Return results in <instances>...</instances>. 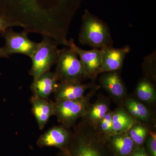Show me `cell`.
<instances>
[{"label": "cell", "instance_id": "cell-11", "mask_svg": "<svg viewBox=\"0 0 156 156\" xmlns=\"http://www.w3.org/2000/svg\"><path fill=\"white\" fill-rule=\"evenodd\" d=\"M69 137L68 131L64 127L55 126L40 136L37 144L40 147H55L65 151Z\"/></svg>", "mask_w": 156, "mask_h": 156}, {"label": "cell", "instance_id": "cell-12", "mask_svg": "<svg viewBox=\"0 0 156 156\" xmlns=\"http://www.w3.org/2000/svg\"><path fill=\"white\" fill-rule=\"evenodd\" d=\"M32 112L39 129H44L50 117L54 115V102L33 95L31 98Z\"/></svg>", "mask_w": 156, "mask_h": 156}, {"label": "cell", "instance_id": "cell-14", "mask_svg": "<svg viewBox=\"0 0 156 156\" xmlns=\"http://www.w3.org/2000/svg\"><path fill=\"white\" fill-rule=\"evenodd\" d=\"M78 139L72 150L64 151V156H103L99 147L92 139L85 137Z\"/></svg>", "mask_w": 156, "mask_h": 156}, {"label": "cell", "instance_id": "cell-20", "mask_svg": "<svg viewBox=\"0 0 156 156\" xmlns=\"http://www.w3.org/2000/svg\"><path fill=\"white\" fill-rule=\"evenodd\" d=\"M148 131L144 126L134 124L128 131V134L132 141L137 145H141L145 141Z\"/></svg>", "mask_w": 156, "mask_h": 156}, {"label": "cell", "instance_id": "cell-6", "mask_svg": "<svg viewBox=\"0 0 156 156\" xmlns=\"http://www.w3.org/2000/svg\"><path fill=\"white\" fill-rule=\"evenodd\" d=\"M1 34L5 41L3 49L9 56L14 53H20L31 58L38 45V43L31 41L27 37L28 34L23 31L16 32L9 28Z\"/></svg>", "mask_w": 156, "mask_h": 156}, {"label": "cell", "instance_id": "cell-10", "mask_svg": "<svg viewBox=\"0 0 156 156\" xmlns=\"http://www.w3.org/2000/svg\"><path fill=\"white\" fill-rule=\"evenodd\" d=\"M91 87V84H82L81 82H60L54 93L55 99L56 100L81 99L85 96L87 89Z\"/></svg>", "mask_w": 156, "mask_h": 156}, {"label": "cell", "instance_id": "cell-1", "mask_svg": "<svg viewBox=\"0 0 156 156\" xmlns=\"http://www.w3.org/2000/svg\"><path fill=\"white\" fill-rule=\"evenodd\" d=\"M79 0H0V17L23 32L39 34L64 44L66 23Z\"/></svg>", "mask_w": 156, "mask_h": 156}, {"label": "cell", "instance_id": "cell-5", "mask_svg": "<svg viewBox=\"0 0 156 156\" xmlns=\"http://www.w3.org/2000/svg\"><path fill=\"white\" fill-rule=\"evenodd\" d=\"M83 98L76 100H57L54 102V115L66 127H71L77 120L86 115L93 91Z\"/></svg>", "mask_w": 156, "mask_h": 156}, {"label": "cell", "instance_id": "cell-2", "mask_svg": "<svg viewBox=\"0 0 156 156\" xmlns=\"http://www.w3.org/2000/svg\"><path fill=\"white\" fill-rule=\"evenodd\" d=\"M82 20L79 37L80 44L101 49L112 46L108 27L101 20L87 11L84 13Z\"/></svg>", "mask_w": 156, "mask_h": 156}, {"label": "cell", "instance_id": "cell-4", "mask_svg": "<svg viewBox=\"0 0 156 156\" xmlns=\"http://www.w3.org/2000/svg\"><path fill=\"white\" fill-rule=\"evenodd\" d=\"M55 71L58 81L81 82L86 79L83 68L77 54L70 48L59 50Z\"/></svg>", "mask_w": 156, "mask_h": 156}, {"label": "cell", "instance_id": "cell-7", "mask_svg": "<svg viewBox=\"0 0 156 156\" xmlns=\"http://www.w3.org/2000/svg\"><path fill=\"white\" fill-rule=\"evenodd\" d=\"M75 52L80 60L83 68L86 78L95 79L99 73L102 62V50L93 49L83 50L75 44L73 40L67 41L66 45Z\"/></svg>", "mask_w": 156, "mask_h": 156}, {"label": "cell", "instance_id": "cell-23", "mask_svg": "<svg viewBox=\"0 0 156 156\" xmlns=\"http://www.w3.org/2000/svg\"><path fill=\"white\" fill-rule=\"evenodd\" d=\"M13 23H11L5 18L0 17V34L3 33L6 30L14 27Z\"/></svg>", "mask_w": 156, "mask_h": 156}, {"label": "cell", "instance_id": "cell-24", "mask_svg": "<svg viewBox=\"0 0 156 156\" xmlns=\"http://www.w3.org/2000/svg\"><path fill=\"white\" fill-rule=\"evenodd\" d=\"M9 58V56H8L4 50L3 48H0V58Z\"/></svg>", "mask_w": 156, "mask_h": 156}, {"label": "cell", "instance_id": "cell-25", "mask_svg": "<svg viewBox=\"0 0 156 156\" xmlns=\"http://www.w3.org/2000/svg\"><path fill=\"white\" fill-rule=\"evenodd\" d=\"M139 151L140 156H147V155L143 151Z\"/></svg>", "mask_w": 156, "mask_h": 156}, {"label": "cell", "instance_id": "cell-16", "mask_svg": "<svg viewBox=\"0 0 156 156\" xmlns=\"http://www.w3.org/2000/svg\"><path fill=\"white\" fill-rule=\"evenodd\" d=\"M112 143L115 149L122 156H127L131 153L135 143L131 139L128 134L126 133L113 134Z\"/></svg>", "mask_w": 156, "mask_h": 156}, {"label": "cell", "instance_id": "cell-13", "mask_svg": "<svg viewBox=\"0 0 156 156\" xmlns=\"http://www.w3.org/2000/svg\"><path fill=\"white\" fill-rule=\"evenodd\" d=\"M100 79L101 86L113 96L121 99L126 93V88L116 71L107 72Z\"/></svg>", "mask_w": 156, "mask_h": 156}, {"label": "cell", "instance_id": "cell-22", "mask_svg": "<svg viewBox=\"0 0 156 156\" xmlns=\"http://www.w3.org/2000/svg\"><path fill=\"white\" fill-rule=\"evenodd\" d=\"M150 136L149 138L148 145L150 150L153 156H156V134L155 132L150 133Z\"/></svg>", "mask_w": 156, "mask_h": 156}, {"label": "cell", "instance_id": "cell-21", "mask_svg": "<svg viewBox=\"0 0 156 156\" xmlns=\"http://www.w3.org/2000/svg\"><path fill=\"white\" fill-rule=\"evenodd\" d=\"M112 113L108 112L103 119L100 121L99 124V128L101 131L105 134H113L112 122Z\"/></svg>", "mask_w": 156, "mask_h": 156}, {"label": "cell", "instance_id": "cell-17", "mask_svg": "<svg viewBox=\"0 0 156 156\" xmlns=\"http://www.w3.org/2000/svg\"><path fill=\"white\" fill-rule=\"evenodd\" d=\"M136 96L140 100L152 103L155 100L156 92L153 84L146 79H143L137 84L136 89Z\"/></svg>", "mask_w": 156, "mask_h": 156}, {"label": "cell", "instance_id": "cell-19", "mask_svg": "<svg viewBox=\"0 0 156 156\" xmlns=\"http://www.w3.org/2000/svg\"><path fill=\"white\" fill-rule=\"evenodd\" d=\"M108 112L107 103L105 101H98L90 108L86 115L87 116L92 125L96 127Z\"/></svg>", "mask_w": 156, "mask_h": 156}, {"label": "cell", "instance_id": "cell-8", "mask_svg": "<svg viewBox=\"0 0 156 156\" xmlns=\"http://www.w3.org/2000/svg\"><path fill=\"white\" fill-rule=\"evenodd\" d=\"M101 49L102 50V62L99 73L121 69L125 57L131 51L129 46L122 48H115L112 46Z\"/></svg>", "mask_w": 156, "mask_h": 156}, {"label": "cell", "instance_id": "cell-3", "mask_svg": "<svg viewBox=\"0 0 156 156\" xmlns=\"http://www.w3.org/2000/svg\"><path fill=\"white\" fill-rule=\"evenodd\" d=\"M43 37V40L38 43L36 50L30 58L32 67L29 74L33 77L34 80L42 74L50 71L58 58L59 50L57 48L58 43L49 37Z\"/></svg>", "mask_w": 156, "mask_h": 156}, {"label": "cell", "instance_id": "cell-9", "mask_svg": "<svg viewBox=\"0 0 156 156\" xmlns=\"http://www.w3.org/2000/svg\"><path fill=\"white\" fill-rule=\"evenodd\" d=\"M58 81L55 73L48 71L44 73L32 83L31 88L34 95L42 99H48L56 91L58 86Z\"/></svg>", "mask_w": 156, "mask_h": 156}, {"label": "cell", "instance_id": "cell-15", "mask_svg": "<svg viewBox=\"0 0 156 156\" xmlns=\"http://www.w3.org/2000/svg\"><path fill=\"white\" fill-rule=\"evenodd\" d=\"M112 122L113 134L128 132L135 124L133 117L121 108L117 109L112 113Z\"/></svg>", "mask_w": 156, "mask_h": 156}, {"label": "cell", "instance_id": "cell-18", "mask_svg": "<svg viewBox=\"0 0 156 156\" xmlns=\"http://www.w3.org/2000/svg\"><path fill=\"white\" fill-rule=\"evenodd\" d=\"M126 106L132 117L144 122H147L149 119V112L142 103L134 99H129L126 100Z\"/></svg>", "mask_w": 156, "mask_h": 156}]
</instances>
